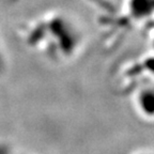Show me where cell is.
<instances>
[{"mask_svg": "<svg viewBox=\"0 0 154 154\" xmlns=\"http://www.w3.org/2000/svg\"><path fill=\"white\" fill-rule=\"evenodd\" d=\"M30 38L33 43L42 38L43 41L53 38L63 55H70L78 41L72 25L62 16H53L46 20L38 22L35 26L33 25Z\"/></svg>", "mask_w": 154, "mask_h": 154, "instance_id": "obj_1", "label": "cell"}, {"mask_svg": "<svg viewBox=\"0 0 154 154\" xmlns=\"http://www.w3.org/2000/svg\"><path fill=\"white\" fill-rule=\"evenodd\" d=\"M140 105L144 112L153 115L154 113V91L147 90L141 93L140 96Z\"/></svg>", "mask_w": 154, "mask_h": 154, "instance_id": "obj_2", "label": "cell"}, {"mask_svg": "<svg viewBox=\"0 0 154 154\" xmlns=\"http://www.w3.org/2000/svg\"><path fill=\"white\" fill-rule=\"evenodd\" d=\"M2 62H3L2 54H1V48H0V67H1V65H2Z\"/></svg>", "mask_w": 154, "mask_h": 154, "instance_id": "obj_3", "label": "cell"}, {"mask_svg": "<svg viewBox=\"0 0 154 154\" xmlns=\"http://www.w3.org/2000/svg\"><path fill=\"white\" fill-rule=\"evenodd\" d=\"M0 154H5V152L1 151V150H0Z\"/></svg>", "mask_w": 154, "mask_h": 154, "instance_id": "obj_4", "label": "cell"}]
</instances>
